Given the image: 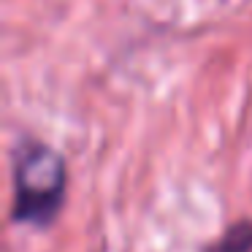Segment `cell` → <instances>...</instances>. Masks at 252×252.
<instances>
[{"instance_id": "obj_1", "label": "cell", "mask_w": 252, "mask_h": 252, "mask_svg": "<svg viewBox=\"0 0 252 252\" xmlns=\"http://www.w3.org/2000/svg\"><path fill=\"white\" fill-rule=\"evenodd\" d=\"M11 176L14 222L33 228L55 222L68 192V168L63 155L44 141L19 138L11 155Z\"/></svg>"}, {"instance_id": "obj_2", "label": "cell", "mask_w": 252, "mask_h": 252, "mask_svg": "<svg viewBox=\"0 0 252 252\" xmlns=\"http://www.w3.org/2000/svg\"><path fill=\"white\" fill-rule=\"evenodd\" d=\"M203 252H252V222L241 220V222L230 225L212 247Z\"/></svg>"}]
</instances>
